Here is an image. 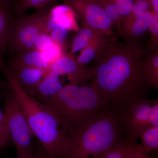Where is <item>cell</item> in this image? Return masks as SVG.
I'll list each match as a JSON object with an SVG mask.
<instances>
[{
	"label": "cell",
	"instance_id": "obj_4",
	"mask_svg": "<svg viewBox=\"0 0 158 158\" xmlns=\"http://www.w3.org/2000/svg\"><path fill=\"white\" fill-rule=\"evenodd\" d=\"M9 88L16 97L34 136L49 157L59 158L66 145L67 137L55 116L33 97L26 93L17 81L2 66Z\"/></svg>",
	"mask_w": 158,
	"mask_h": 158
},
{
	"label": "cell",
	"instance_id": "obj_20",
	"mask_svg": "<svg viewBox=\"0 0 158 158\" xmlns=\"http://www.w3.org/2000/svg\"><path fill=\"white\" fill-rule=\"evenodd\" d=\"M97 32V31L90 27L83 26L74 37L70 54L73 55L86 47Z\"/></svg>",
	"mask_w": 158,
	"mask_h": 158
},
{
	"label": "cell",
	"instance_id": "obj_27",
	"mask_svg": "<svg viewBox=\"0 0 158 158\" xmlns=\"http://www.w3.org/2000/svg\"><path fill=\"white\" fill-rule=\"evenodd\" d=\"M116 5L123 18L130 14L135 0H108Z\"/></svg>",
	"mask_w": 158,
	"mask_h": 158
},
{
	"label": "cell",
	"instance_id": "obj_5",
	"mask_svg": "<svg viewBox=\"0 0 158 158\" xmlns=\"http://www.w3.org/2000/svg\"><path fill=\"white\" fill-rule=\"evenodd\" d=\"M54 2L33 14L15 15L9 32L6 53L16 54L32 50L33 44L41 34H48L47 23Z\"/></svg>",
	"mask_w": 158,
	"mask_h": 158
},
{
	"label": "cell",
	"instance_id": "obj_7",
	"mask_svg": "<svg viewBox=\"0 0 158 158\" xmlns=\"http://www.w3.org/2000/svg\"><path fill=\"white\" fill-rule=\"evenodd\" d=\"M10 89L4 96V116L17 158L21 157L34 152L32 142L34 136L16 97Z\"/></svg>",
	"mask_w": 158,
	"mask_h": 158
},
{
	"label": "cell",
	"instance_id": "obj_29",
	"mask_svg": "<svg viewBox=\"0 0 158 158\" xmlns=\"http://www.w3.org/2000/svg\"><path fill=\"white\" fill-rule=\"evenodd\" d=\"M122 140L118 141L115 147L104 158H126L122 147Z\"/></svg>",
	"mask_w": 158,
	"mask_h": 158
},
{
	"label": "cell",
	"instance_id": "obj_1",
	"mask_svg": "<svg viewBox=\"0 0 158 158\" xmlns=\"http://www.w3.org/2000/svg\"><path fill=\"white\" fill-rule=\"evenodd\" d=\"M146 50L139 43L110 39L95 58L92 84L114 115L136 100L147 97L150 87L142 65Z\"/></svg>",
	"mask_w": 158,
	"mask_h": 158
},
{
	"label": "cell",
	"instance_id": "obj_23",
	"mask_svg": "<svg viewBox=\"0 0 158 158\" xmlns=\"http://www.w3.org/2000/svg\"><path fill=\"white\" fill-rule=\"evenodd\" d=\"M122 147L126 158H150L136 142H131L123 140L121 141Z\"/></svg>",
	"mask_w": 158,
	"mask_h": 158
},
{
	"label": "cell",
	"instance_id": "obj_19",
	"mask_svg": "<svg viewBox=\"0 0 158 158\" xmlns=\"http://www.w3.org/2000/svg\"><path fill=\"white\" fill-rule=\"evenodd\" d=\"M151 10H152V7L148 0H135L130 14L123 19L122 25L123 34L137 18L144 12Z\"/></svg>",
	"mask_w": 158,
	"mask_h": 158
},
{
	"label": "cell",
	"instance_id": "obj_13",
	"mask_svg": "<svg viewBox=\"0 0 158 158\" xmlns=\"http://www.w3.org/2000/svg\"><path fill=\"white\" fill-rule=\"evenodd\" d=\"M14 16L13 8L0 1V63L6 53L9 32Z\"/></svg>",
	"mask_w": 158,
	"mask_h": 158
},
{
	"label": "cell",
	"instance_id": "obj_32",
	"mask_svg": "<svg viewBox=\"0 0 158 158\" xmlns=\"http://www.w3.org/2000/svg\"><path fill=\"white\" fill-rule=\"evenodd\" d=\"M43 151H40L38 152H34L31 154L17 158H42Z\"/></svg>",
	"mask_w": 158,
	"mask_h": 158
},
{
	"label": "cell",
	"instance_id": "obj_15",
	"mask_svg": "<svg viewBox=\"0 0 158 158\" xmlns=\"http://www.w3.org/2000/svg\"><path fill=\"white\" fill-rule=\"evenodd\" d=\"M110 37L104 33L97 32L87 46L82 50L77 61L86 65L92 59H95L110 41Z\"/></svg>",
	"mask_w": 158,
	"mask_h": 158
},
{
	"label": "cell",
	"instance_id": "obj_16",
	"mask_svg": "<svg viewBox=\"0 0 158 158\" xmlns=\"http://www.w3.org/2000/svg\"><path fill=\"white\" fill-rule=\"evenodd\" d=\"M153 11L149 10L144 12L124 32L123 37L127 41L139 43L148 30H149L150 24L152 18Z\"/></svg>",
	"mask_w": 158,
	"mask_h": 158
},
{
	"label": "cell",
	"instance_id": "obj_11",
	"mask_svg": "<svg viewBox=\"0 0 158 158\" xmlns=\"http://www.w3.org/2000/svg\"><path fill=\"white\" fill-rule=\"evenodd\" d=\"M76 14L67 5H54L49 13L47 29L48 34L55 29L61 28L69 31L77 32L80 30L76 19Z\"/></svg>",
	"mask_w": 158,
	"mask_h": 158
},
{
	"label": "cell",
	"instance_id": "obj_3",
	"mask_svg": "<svg viewBox=\"0 0 158 158\" xmlns=\"http://www.w3.org/2000/svg\"><path fill=\"white\" fill-rule=\"evenodd\" d=\"M122 136L116 116L105 110L67 136L65 149L59 158H104Z\"/></svg>",
	"mask_w": 158,
	"mask_h": 158
},
{
	"label": "cell",
	"instance_id": "obj_35",
	"mask_svg": "<svg viewBox=\"0 0 158 158\" xmlns=\"http://www.w3.org/2000/svg\"><path fill=\"white\" fill-rule=\"evenodd\" d=\"M42 158H50L46 154L44 153V152L43 151V155Z\"/></svg>",
	"mask_w": 158,
	"mask_h": 158
},
{
	"label": "cell",
	"instance_id": "obj_34",
	"mask_svg": "<svg viewBox=\"0 0 158 158\" xmlns=\"http://www.w3.org/2000/svg\"><path fill=\"white\" fill-rule=\"evenodd\" d=\"M18 1V0H0V1H2L3 2L6 3V4L10 5V6H12L13 8L17 2Z\"/></svg>",
	"mask_w": 158,
	"mask_h": 158
},
{
	"label": "cell",
	"instance_id": "obj_30",
	"mask_svg": "<svg viewBox=\"0 0 158 158\" xmlns=\"http://www.w3.org/2000/svg\"><path fill=\"white\" fill-rule=\"evenodd\" d=\"M0 131L10 136L4 114L1 109H0Z\"/></svg>",
	"mask_w": 158,
	"mask_h": 158
},
{
	"label": "cell",
	"instance_id": "obj_12",
	"mask_svg": "<svg viewBox=\"0 0 158 158\" xmlns=\"http://www.w3.org/2000/svg\"><path fill=\"white\" fill-rule=\"evenodd\" d=\"M59 77L50 71L39 83L33 97L40 102L43 103L59 93L63 87Z\"/></svg>",
	"mask_w": 158,
	"mask_h": 158
},
{
	"label": "cell",
	"instance_id": "obj_26",
	"mask_svg": "<svg viewBox=\"0 0 158 158\" xmlns=\"http://www.w3.org/2000/svg\"><path fill=\"white\" fill-rule=\"evenodd\" d=\"M54 44V41L49 34H41L35 40L32 50L44 52L50 48Z\"/></svg>",
	"mask_w": 158,
	"mask_h": 158
},
{
	"label": "cell",
	"instance_id": "obj_24",
	"mask_svg": "<svg viewBox=\"0 0 158 158\" xmlns=\"http://www.w3.org/2000/svg\"><path fill=\"white\" fill-rule=\"evenodd\" d=\"M149 30L151 38L150 40L148 51L149 52H151L158 50V13L154 11Z\"/></svg>",
	"mask_w": 158,
	"mask_h": 158
},
{
	"label": "cell",
	"instance_id": "obj_25",
	"mask_svg": "<svg viewBox=\"0 0 158 158\" xmlns=\"http://www.w3.org/2000/svg\"><path fill=\"white\" fill-rule=\"evenodd\" d=\"M46 62L51 65L57 59L63 56L64 49L59 44L54 42L53 45L44 52H42Z\"/></svg>",
	"mask_w": 158,
	"mask_h": 158
},
{
	"label": "cell",
	"instance_id": "obj_10",
	"mask_svg": "<svg viewBox=\"0 0 158 158\" xmlns=\"http://www.w3.org/2000/svg\"><path fill=\"white\" fill-rule=\"evenodd\" d=\"M2 66L16 80L24 90L29 95L34 97L37 86L50 70L15 65L9 62L6 64L2 61Z\"/></svg>",
	"mask_w": 158,
	"mask_h": 158
},
{
	"label": "cell",
	"instance_id": "obj_21",
	"mask_svg": "<svg viewBox=\"0 0 158 158\" xmlns=\"http://www.w3.org/2000/svg\"><path fill=\"white\" fill-rule=\"evenodd\" d=\"M98 1L107 14L113 25H115L119 34L123 36V31L122 25L123 18L118 11L117 6L108 0H98Z\"/></svg>",
	"mask_w": 158,
	"mask_h": 158
},
{
	"label": "cell",
	"instance_id": "obj_22",
	"mask_svg": "<svg viewBox=\"0 0 158 158\" xmlns=\"http://www.w3.org/2000/svg\"><path fill=\"white\" fill-rule=\"evenodd\" d=\"M55 0H18L13 7L15 15L25 14L26 11L30 9L37 10L42 9L50 3L54 2Z\"/></svg>",
	"mask_w": 158,
	"mask_h": 158
},
{
	"label": "cell",
	"instance_id": "obj_28",
	"mask_svg": "<svg viewBox=\"0 0 158 158\" xmlns=\"http://www.w3.org/2000/svg\"><path fill=\"white\" fill-rule=\"evenodd\" d=\"M69 31L66 29L57 28L51 31L49 35L54 42L64 49V44L68 37Z\"/></svg>",
	"mask_w": 158,
	"mask_h": 158
},
{
	"label": "cell",
	"instance_id": "obj_33",
	"mask_svg": "<svg viewBox=\"0 0 158 158\" xmlns=\"http://www.w3.org/2000/svg\"><path fill=\"white\" fill-rule=\"evenodd\" d=\"M151 5L152 10L158 13V0H148Z\"/></svg>",
	"mask_w": 158,
	"mask_h": 158
},
{
	"label": "cell",
	"instance_id": "obj_18",
	"mask_svg": "<svg viewBox=\"0 0 158 158\" xmlns=\"http://www.w3.org/2000/svg\"><path fill=\"white\" fill-rule=\"evenodd\" d=\"M138 138H140L141 148L146 153L158 148V126L149 127L143 130Z\"/></svg>",
	"mask_w": 158,
	"mask_h": 158
},
{
	"label": "cell",
	"instance_id": "obj_17",
	"mask_svg": "<svg viewBox=\"0 0 158 158\" xmlns=\"http://www.w3.org/2000/svg\"><path fill=\"white\" fill-rule=\"evenodd\" d=\"M142 65L143 75L151 88H158V50L149 52Z\"/></svg>",
	"mask_w": 158,
	"mask_h": 158
},
{
	"label": "cell",
	"instance_id": "obj_9",
	"mask_svg": "<svg viewBox=\"0 0 158 158\" xmlns=\"http://www.w3.org/2000/svg\"><path fill=\"white\" fill-rule=\"evenodd\" d=\"M50 71L60 76H67L69 84L83 85L86 82L92 81L94 76L93 67L79 63L71 54H65L57 59L50 67Z\"/></svg>",
	"mask_w": 158,
	"mask_h": 158
},
{
	"label": "cell",
	"instance_id": "obj_2",
	"mask_svg": "<svg viewBox=\"0 0 158 158\" xmlns=\"http://www.w3.org/2000/svg\"><path fill=\"white\" fill-rule=\"evenodd\" d=\"M42 103L56 118L66 137L109 108L107 102L93 85L69 84Z\"/></svg>",
	"mask_w": 158,
	"mask_h": 158
},
{
	"label": "cell",
	"instance_id": "obj_8",
	"mask_svg": "<svg viewBox=\"0 0 158 158\" xmlns=\"http://www.w3.org/2000/svg\"><path fill=\"white\" fill-rule=\"evenodd\" d=\"M63 2L81 19L83 26L90 27L111 37L113 24L98 0H63Z\"/></svg>",
	"mask_w": 158,
	"mask_h": 158
},
{
	"label": "cell",
	"instance_id": "obj_6",
	"mask_svg": "<svg viewBox=\"0 0 158 158\" xmlns=\"http://www.w3.org/2000/svg\"><path fill=\"white\" fill-rule=\"evenodd\" d=\"M115 115L124 140L136 142L140 133L149 127L158 126V100L147 97L136 100Z\"/></svg>",
	"mask_w": 158,
	"mask_h": 158
},
{
	"label": "cell",
	"instance_id": "obj_31",
	"mask_svg": "<svg viewBox=\"0 0 158 158\" xmlns=\"http://www.w3.org/2000/svg\"><path fill=\"white\" fill-rule=\"evenodd\" d=\"M11 140V136L0 131V147H4L9 144Z\"/></svg>",
	"mask_w": 158,
	"mask_h": 158
},
{
	"label": "cell",
	"instance_id": "obj_14",
	"mask_svg": "<svg viewBox=\"0 0 158 158\" xmlns=\"http://www.w3.org/2000/svg\"><path fill=\"white\" fill-rule=\"evenodd\" d=\"M9 62L15 65L50 70V65L46 62L43 52L27 50L14 54Z\"/></svg>",
	"mask_w": 158,
	"mask_h": 158
}]
</instances>
